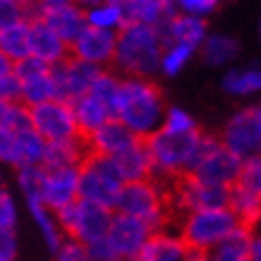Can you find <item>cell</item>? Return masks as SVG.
<instances>
[{"mask_svg": "<svg viewBox=\"0 0 261 261\" xmlns=\"http://www.w3.org/2000/svg\"><path fill=\"white\" fill-rule=\"evenodd\" d=\"M77 199H80V166L46 168V173H43V201H46V206H50L53 211H60Z\"/></svg>", "mask_w": 261, "mask_h": 261, "instance_id": "2e32d148", "label": "cell"}, {"mask_svg": "<svg viewBox=\"0 0 261 261\" xmlns=\"http://www.w3.org/2000/svg\"><path fill=\"white\" fill-rule=\"evenodd\" d=\"M27 208H29V216H32V221H34V225H36V230H39L46 249L50 254H56L58 249H60V245L67 240L63 225L58 221V214L50 206H46V201H41V199L27 201Z\"/></svg>", "mask_w": 261, "mask_h": 261, "instance_id": "cb8c5ba5", "label": "cell"}, {"mask_svg": "<svg viewBox=\"0 0 261 261\" xmlns=\"http://www.w3.org/2000/svg\"><path fill=\"white\" fill-rule=\"evenodd\" d=\"M201 254L204 252H197L187 245L180 232L173 235L166 230H156L135 261H199Z\"/></svg>", "mask_w": 261, "mask_h": 261, "instance_id": "e0dca14e", "label": "cell"}, {"mask_svg": "<svg viewBox=\"0 0 261 261\" xmlns=\"http://www.w3.org/2000/svg\"><path fill=\"white\" fill-rule=\"evenodd\" d=\"M17 221H19L17 201L5 187V190H0V230H15Z\"/></svg>", "mask_w": 261, "mask_h": 261, "instance_id": "ab89813d", "label": "cell"}, {"mask_svg": "<svg viewBox=\"0 0 261 261\" xmlns=\"http://www.w3.org/2000/svg\"><path fill=\"white\" fill-rule=\"evenodd\" d=\"M74 106V113H77V122H80L82 135L87 137L89 132H94L96 127H101L103 122L115 118V103H111L108 98L94 94V91H87V94L77 98L72 103Z\"/></svg>", "mask_w": 261, "mask_h": 261, "instance_id": "7402d4cb", "label": "cell"}, {"mask_svg": "<svg viewBox=\"0 0 261 261\" xmlns=\"http://www.w3.org/2000/svg\"><path fill=\"white\" fill-rule=\"evenodd\" d=\"M77 5H82V8H89V5H94V3H98V0H74Z\"/></svg>", "mask_w": 261, "mask_h": 261, "instance_id": "816d5d0a", "label": "cell"}, {"mask_svg": "<svg viewBox=\"0 0 261 261\" xmlns=\"http://www.w3.org/2000/svg\"><path fill=\"white\" fill-rule=\"evenodd\" d=\"M127 12V24H149V27H163L175 15L170 0H122Z\"/></svg>", "mask_w": 261, "mask_h": 261, "instance_id": "83f0119b", "label": "cell"}, {"mask_svg": "<svg viewBox=\"0 0 261 261\" xmlns=\"http://www.w3.org/2000/svg\"><path fill=\"white\" fill-rule=\"evenodd\" d=\"M89 153H98V156H118L120 151H125L127 146L139 139V137L122 122V120L113 118L108 122H103L101 127H96L94 132H89L87 137Z\"/></svg>", "mask_w": 261, "mask_h": 261, "instance_id": "ac0fdd59", "label": "cell"}, {"mask_svg": "<svg viewBox=\"0 0 261 261\" xmlns=\"http://www.w3.org/2000/svg\"><path fill=\"white\" fill-rule=\"evenodd\" d=\"M175 12H185V15H197V17H211L218 10L221 0H170Z\"/></svg>", "mask_w": 261, "mask_h": 261, "instance_id": "8d00e7d4", "label": "cell"}, {"mask_svg": "<svg viewBox=\"0 0 261 261\" xmlns=\"http://www.w3.org/2000/svg\"><path fill=\"white\" fill-rule=\"evenodd\" d=\"M17 235L15 230H0V261H15Z\"/></svg>", "mask_w": 261, "mask_h": 261, "instance_id": "ee69618b", "label": "cell"}, {"mask_svg": "<svg viewBox=\"0 0 261 261\" xmlns=\"http://www.w3.org/2000/svg\"><path fill=\"white\" fill-rule=\"evenodd\" d=\"M0 166L22 168V129L0 125Z\"/></svg>", "mask_w": 261, "mask_h": 261, "instance_id": "836d02e7", "label": "cell"}, {"mask_svg": "<svg viewBox=\"0 0 261 261\" xmlns=\"http://www.w3.org/2000/svg\"><path fill=\"white\" fill-rule=\"evenodd\" d=\"M24 17H27V8L19 0H0V27L24 19Z\"/></svg>", "mask_w": 261, "mask_h": 261, "instance_id": "b9f144b4", "label": "cell"}, {"mask_svg": "<svg viewBox=\"0 0 261 261\" xmlns=\"http://www.w3.org/2000/svg\"><path fill=\"white\" fill-rule=\"evenodd\" d=\"M252 261H261V230L254 232L252 240Z\"/></svg>", "mask_w": 261, "mask_h": 261, "instance_id": "bcb514c9", "label": "cell"}, {"mask_svg": "<svg viewBox=\"0 0 261 261\" xmlns=\"http://www.w3.org/2000/svg\"><path fill=\"white\" fill-rule=\"evenodd\" d=\"M230 187L216 185L194 173L177 177L173 192H170V206L180 214H190L199 208H214V206H228Z\"/></svg>", "mask_w": 261, "mask_h": 261, "instance_id": "ba28073f", "label": "cell"}, {"mask_svg": "<svg viewBox=\"0 0 261 261\" xmlns=\"http://www.w3.org/2000/svg\"><path fill=\"white\" fill-rule=\"evenodd\" d=\"M53 256H56V261H94L89 247L84 242H80V240H72V238L65 240Z\"/></svg>", "mask_w": 261, "mask_h": 261, "instance_id": "f35d334b", "label": "cell"}, {"mask_svg": "<svg viewBox=\"0 0 261 261\" xmlns=\"http://www.w3.org/2000/svg\"><path fill=\"white\" fill-rule=\"evenodd\" d=\"M89 247V252H91V259L94 261H127L122 254L115 249V245H113L111 240H108V235L101 240H96V242H91Z\"/></svg>", "mask_w": 261, "mask_h": 261, "instance_id": "60d3db41", "label": "cell"}, {"mask_svg": "<svg viewBox=\"0 0 261 261\" xmlns=\"http://www.w3.org/2000/svg\"><path fill=\"white\" fill-rule=\"evenodd\" d=\"M199 53L204 58V63L211 67H228L240 56V43L230 34H208Z\"/></svg>", "mask_w": 261, "mask_h": 261, "instance_id": "f546056e", "label": "cell"}, {"mask_svg": "<svg viewBox=\"0 0 261 261\" xmlns=\"http://www.w3.org/2000/svg\"><path fill=\"white\" fill-rule=\"evenodd\" d=\"M0 50L12 63H19L32 56V19L29 17L0 27Z\"/></svg>", "mask_w": 261, "mask_h": 261, "instance_id": "484cf974", "label": "cell"}, {"mask_svg": "<svg viewBox=\"0 0 261 261\" xmlns=\"http://www.w3.org/2000/svg\"><path fill=\"white\" fill-rule=\"evenodd\" d=\"M15 101H5V98H0V125L5 122V118H8V111H10V106H12Z\"/></svg>", "mask_w": 261, "mask_h": 261, "instance_id": "c3c4849f", "label": "cell"}, {"mask_svg": "<svg viewBox=\"0 0 261 261\" xmlns=\"http://www.w3.org/2000/svg\"><path fill=\"white\" fill-rule=\"evenodd\" d=\"M12 70H15V63H12V60H10V58L0 50V77H5V74H8V72H12Z\"/></svg>", "mask_w": 261, "mask_h": 261, "instance_id": "f6af8a7d", "label": "cell"}, {"mask_svg": "<svg viewBox=\"0 0 261 261\" xmlns=\"http://www.w3.org/2000/svg\"><path fill=\"white\" fill-rule=\"evenodd\" d=\"M56 214L67 238L91 245V242L108 235L115 208H108V206L89 201V199H77V201L67 204Z\"/></svg>", "mask_w": 261, "mask_h": 261, "instance_id": "8992f818", "label": "cell"}, {"mask_svg": "<svg viewBox=\"0 0 261 261\" xmlns=\"http://www.w3.org/2000/svg\"><path fill=\"white\" fill-rule=\"evenodd\" d=\"M238 182L261 194V153L249 156V159L242 161V173H240Z\"/></svg>", "mask_w": 261, "mask_h": 261, "instance_id": "74e56055", "label": "cell"}, {"mask_svg": "<svg viewBox=\"0 0 261 261\" xmlns=\"http://www.w3.org/2000/svg\"><path fill=\"white\" fill-rule=\"evenodd\" d=\"M67 3H74V0H41L36 10H46V8H60V5H67Z\"/></svg>", "mask_w": 261, "mask_h": 261, "instance_id": "7dc6e473", "label": "cell"}, {"mask_svg": "<svg viewBox=\"0 0 261 261\" xmlns=\"http://www.w3.org/2000/svg\"><path fill=\"white\" fill-rule=\"evenodd\" d=\"M32 19V56L43 60L48 65L63 63L65 58H70V43L60 36V34L43 19V17L34 15Z\"/></svg>", "mask_w": 261, "mask_h": 261, "instance_id": "d6986e66", "label": "cell"}, {"mask_svg": "<svg viewBox=\"0 0 261 261\" xmlns=\"http://www.w3.org/2000/svg\"><path fill=\"white\" fill-rule=\"evenodd\" d=\"M32 115V127L43 135L48 142L56 139H70V137H84L77 122L74 106L65 98H53V101L36 103L29 108Z\"/></svg>", "mask_w": 261, "mask_h": 261, "instance_id": "9c48e42d", "label": "cell"}, {"mask_svg": "<svg viewBox=\"0 0 261 261\" xmlns=\"http://www.w3.org/2000/svg\"><path fill=\"white\" fill-rule=\"evenodd\" d=\"M43 166H22L17 168V190L22 192L24 204L27 201H43Z\"/></svg>", "mask_w": 261, "mask_h": 261, "instance_id": "e575fe53", "label": "cell"}, {"mask_svg": "<svg viewBox=\"0 0 261 261\" xmlns=\"http://www.w3.org/2000/svg\"><path fill=\"white\" fill-rule=\"evenodd\" d=\"M252 240H254V230L249 225L240 223L214 252L218 256H223L225 261H252Z\"/></svg>", "mask_w": 261, "mask_h": 261, "instance_id": "1f68e13d", "label": "cell"}, {"mask_svg": "<svg viewBox=\"0 0 261 261\" xmlns=\"http://www.w3.org/2000/svg\"><path fill=\"white\" fill-rule=\"evenodd\" d=\"M168 206H170V197L163 192L161 185L149 177V180L125 182L115 201V211L142 218L153 230H163V225L168 223Z\"/></svg>", "mask_w": 261, "mask_h": 261, "instance_id": "5b68a950", "label": "cell"}, {"mask_svg": "<svg viewBox=\"0 0 261 261\" xmlns=\"http://www.w3.org/2000/svg\"><path fill=\"white\" fill-rule=\"evenodd\" d=\"M34 15L43 17L70 46H72V41L84 32V27H87V10L82 8V5H77V3H67V5H60V8L36 10Z\"/></svg>", "mask_w": 261, "mask_h": 261, "instance_id": "ffe728a7", "label": "cell"}, {"mask_svg": "<svg viewBox=\"0 0 261 261\" xmlns=\"http://www.w3.org/2000/svg\"><path fill=\"white\" fill-rule=\"evenodd\" d=\"M87 156H89V146H87V139H84V137L56 139V142H48L43 166H46V168L82 166Z\"/></svg>", "mask_w": 261, "mask_h": 261, "instance_id": "4316f807", "label": "cell"}, {"mask_svg": "<svg viewBox=\"0 0 261 261\" xmlns=\"http://www.w3.org/2000/svg\"><path fill=\"white\" fill-rule=\"evenodd\" d=\"M115 168H118L120 177L125 182H137V180H149L153 177V161L146 149L144 139H137L132 146H127L125 151H120L118 156H111Z\"/></svg>", "mask_w": 261, "mask_h": 261, "instance_id": "44dd1931", "label": "cell"}, {"mask_svg": "<svg viewBox=\"0 0 261 261\" xmlns=\"http://www.w3.org/2000/svg\"><path fill=\"white\" fill-rule=\"evenodd\" d=\"M166 48V36L159 27L129 22L118 32L115 70L125 77H153L161 72V58Z\"/></svg>", "mask_w": 261, "mask_h": 261, "instance_id": "7a4b0ae2", "label": "cell"}, {"mask_svg": "<svg viewBox=\"0 0 261 261\" xmlns=\"http://www.w3.org/2000/svg\"><path fill=\"white\" fill-rule=\"evenodd\" d=\"M166 101L151 77H122L115 118L122 120L139 139L159 132L166 115Z\"/></svg>", "mask_w": 261, "mask_h": 261, "instance_id": "6da1fadb", "label": "cell"}, {"mask_svg": "<svg viewBox=\"0 0 261 261\" xmlns=\"http://www.w3.org/2000/svg\"><path fill=\"white\" fill-rule=\"evenodd\" d=\"M161 32L168 41H177V43H190L194 48H201V43L208 36V27H206L204 17L197 15H185V12H175L170 19H168Z\"/></svg>", "mask_w": 261, "mask_h": 261, "instance_id": "603a6c76", "label": "cell"}, {"mask_svg": "<svg viewBox=\"0 0 261 261\" xmlns=\"http://www.w3.org/2000/svg\"><path fill=\"white\" fill-rule=\"evenodd\" d=\"M221 89L232 98H249L261 94V65L228 67L221 80Z\"/></svg>", "mask_w": 261, "mask_h": 261, "instance_id": "d4e9b609", "label": "cell"}, {"mask_svg": "<svg viewBox=\"0 0 261 261\" xmlns=\"http://www.w3.org/2000/svg\"><path fill=\"white\" fill-rule=\"evenodd\" d=\"M15 74L19 77V84H22L24 106L32 108L36 103L58 98V84H56V74H53V65L29 56L24 60H19V63H15Z\"/></svg>", "mask_w": 261, "mask_h": 261, "instance_id": "8fae6325", "label": "cell"}, {"mask_svg": "<svg viewBox=\"0 0 261 261\" xmlns=\"http://www.w3.org/2000/svg\"><path fill=\"white\" fill-rule=\"evenodd\" d=\"M122 185L125 180L120 177L111 156L89 153L80 166V199H89L108 208H115Z\"/></svg>", "mask_w": 261, "mask_h": 261, "instance_id": "52a82bcc", "label": "cell"}, {"mask_svg": "<svg viewBox=\"0 0 261 261\" xmlns=\"http://www.w3.org/2000/svg\"><path fill=\"white\" fill-rule=\"evenodd\" d=\"M115 48H118V32L98 29V27H84V32L72 41V56L82 58L96 67L113 65L115 60Z\"/></svg>", "mask_w": 261, "mask_h": 261, "instance_id": "9a60e30c", "label": "cell"}, {"mask_svg": "<svg viewBox=\"0 0 261 261\" xmlns=\"http://www.w3.org/2000/svg\"><path fill=\"white\" fill-rule=\"evenodd\" d=\"M103 67H96V65L82 60V58H74L70 53V58H65L63 63L53 65V74H56V84H58V98H65V101L74 103L77 98L87 94L94 80L98 77V72Z\"/></svg>", "mask_w": 261, "mask_h": 261, "instance_id": "7c38bea8", "label": "cell"}, {"mask_svg": "<svg viewBox=\"0 0 261 261\" xmlns=\"http://www.w3.org/2000/svg\"><path fill=\"white\" fill-rule=\"evenodd\" d=\"M153 232H156V230L151 228L146 221L115 211L111 230H108V240L115 245V249H118L127 261H135Z\"/></svg>", "mask_w": 261, "mask_h": 261, "instance_id": "4fadbf2b", "label": "cell"}, {"mask_svg": "<svg viewBox=\"0 0 261 261\" xmlns=\"http://www.w3.org/2000/svg\"><path fill=\"white\" fill-rule=\"evenodd\" d=\"M242 161L245 159H240L235 151H230L221 139L206 135L201 156H199L197 168H194L192 173L199 175V177H204V180H208V182H216V185L232 187V185L240 180Z\"/></svg>", "mask_w": 261, "mask_h": 261, "instance_id": "30bf717a", "label": "cell"}, {"mask_svg": "<svg viewBox=\"0 0 261 261\" xmlns=\"http://www.w3.org/2000/svg\"><path fill=\"white\" fill-rule=\"evenodd\" d=\"M0 98L5 101H22V84L15 70L8 72L5 77H0Z\"/></svg>", "mask_w": 261, "mask_h": 261, "instance_id": "7bdbcfd3", "label": "cell"}, {"mask_svg": "<svg viewBox=\"0 0 261 261\" xmlns=\"http://www.w3.org/2000/svg\"><path fill=\"white\" fill-rule=\"evenodd\" d=\"M19 3H22L27 10H36V5H39L41 0H19Z\"/></svg>", "mask_w": 261, "mask_h": 261, "instance_id": "f907efd6", "label": "cell"}, {"mask_svg": "<svg viewBox=\"0 0 261 261\" xmlns=\"http://www.w3.org/2000/svg\"><path fill=\"white\" fill-rule=\"evenodd\" d=\"M87 10V24L89 27H98V29H108V32H120L127 24V12L122 0H98Z\"/></svg>", "mask_w": 261, "mask_h": 261, "instance_id": "4dcf8cb0", "label": "cell"}, {"mask_svg": "<svg viewBox=\"0 0 261 261\" xmlns=\"http://www.w3.org/2000/svg\"><path fill=\"white\" fill-rule=\"evenodd\" d=\"M0 190H5V180H3V173H0Z\"/></svg>", "mask_w": 261, "mask_h": 261, "instance_id": "db71d44e", "label": "cell"}, {"mask_svg": "<svg viewBox=\"0 0 261 261\" xmlns=\"http://www.w3.org/2000/svg\"><path fill=\"white\" fill-rule=\"evenodd\" d=\"M199 48L190 46V43H177V41H168L163 48V58H161V74L166 77H177L187 65L192 63V58L197 56Z\"/></svg>", "mask_w": 261, "mask_h": 261, "instance_id": "d6a6232c", "label": "cell"}, {"mask_svg": "<svg viewBox=\"0 0 261 261\" xmlns=\"http://www.w3.org/2000/svg\"><path fill=\"white\" fill-rule=\"evenodd\" d=\"M238 225L240 221L230 211V206H214V208H199V211L182 214L180 235L197 252H214Z\"/></svg>", "mask_w": 261, "mask_h": 261, "instance_id": "277c9868", "label": "cell"}, {"mask_svg": "<svg viewBox=\"0 0 261 261\" xmlns=\"http://www.w3.org/2000/svg\"><path fill=\"white\" fill-rule=\"evenodd\" d=\"M230 211L238 216V221L242 225H249V228H256L261 225V194L259 192L249 190L245 185L235 182L230 187Z\"/></svg>", "mask_w": 261, "mask_h": 261, "instance_id": "f1b7e54d", "label": "cell"}, {"mask_svg": "<svg viewBox=\"0 0 261 261\" xmlns=\"http://www.w3.org/2000/svg\"><path fill=\"white\" fill-rule=\"evenodd\" d=\"M204 137L201 132H168L161 127L159 132L146 137V149L153 161V175L159 177H182L197 168V161L204 149Z\"/></svg>", "mask_w": 261, "mask_h": 261, "instance_id": "3957f363", "label": "cell"}, {"mask_svg": "<svg viewBox=\"0 0 261 261\" xmlns=\"http://www.w3.org/2000/svg\"><path fill=\"white\" fill-rule=\"evenodd\" d=\"M199 261H225V259H223V256H218L216 252H204Z\"/></svg>", "mask_w": 261, "mask_h": 261, "instance_id": "681fc988", "label": "cell"}, {"mask_svg": "<svg viewBox=\"0 0 261 261\" xmlns=\"http://www.w3.org/2000/svg\"><path fill=\"white\" fill-rule=\"evenodd\" d=\"M163 129L168 132H177V135H187V132H197V120L190 111H185L180 106H168L166 115H163Z\"/></svg>", "mask_w": 261, "mask_h": 261, "instance_id": "d590c367", "label": "cell"}, {"mask_svg": "<svg viewBox=\"0 0 261 261\" xmlns=\"http://www.w3.org/2000/svg\"><path fill=\"white\" fill-rule=\"evenodd\" d=\"M221 142L228 146L230 151H235L240 159H249L261 153V142H259V129H256V118H254V108H242L223 127Z\"/></svg>", "mask_w": 261, "mask_h": 261, "instance_id": "5bb4252c", "label": "cell"}, {"mask_svg": "<svg viewBox=\"0 0 261 261\" xmlns=\"http://www.w3.org/2000/svg\"><path fill=\"white\" fill-rule=\"evenodd\" d=\"M256 34H259V39H261V17H259V22H256Z\"/></svg>", "mask_w": 261, "mask_h": 261, "instance_id": "f5cc1de1", "label": "cell"}]
</instances>
